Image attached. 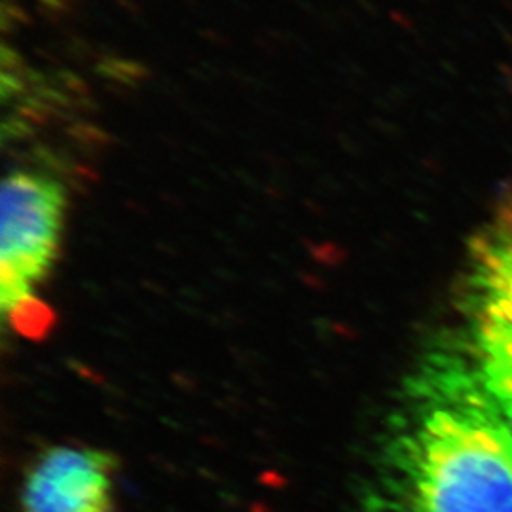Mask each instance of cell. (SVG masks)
Instances as JSON below:
<instances>
[{"label":"cell","instance_id":"cell-1","mask_svg":"<svg viewBox=\"0 0 512 512\" xmlns=\"http://www.w3.org/2000/svg\"><path fill=\"white\" fill-rule=\"evenodd\" d=\"M355 512H512V431L471 357L437 355L410 384Z\"/></svg>","mask_w":512,"mask_h":512},{"label":"cell","instance_id":"cell-2","mask_svg":"<svg viewBox=\"0 0 512 512\" xmlns=\"http://www.w3.org/2000/svg\"><path fill=\"white\" fill-rule=\"evenodd\" d=\"M65 207L63 186L44 173L16 169L2 183L0 306L29 334L46 327L35 296L59 255Z\"/></svg>","mask_w":512,"mask_h":512},{"label":"cell","instance_id":"cell-3","mask_svg":"<svg viewBox=\"0 0 512 512\" xmlns=\"http://www.w3.org/2000/svg\"><path fill=\"white\" fill-rule=\"evenodd\" d=\"M114 459L80 446H55L31 467L23 512H109Z\"/></svg>","mask_w":512,"mask_h":512},{"label":"cell","instance_id":"cell-4","mask_svg":"<svg viewBox=\"0 0 512 512\" xmlns=\"http://www.w3.org/2000/svg\"><path fill=\"white\" fill-rule=\"evenodd\" d=\"M469 266L473 317L512 327V196L473 239Z\"/></svg>","mask_w":512,"mask_h":512},{"label":"cell","instance_id":"cell-5","mask_svg":"<svg viewBox=\"0 0 512 512\" xmlns=\"http://www.w3.org/2000/svg\"><path fill=\"white\" fill-rule=\"evenodd\" d=\"M473 319L471 363L480 384L512 431V327L486 317Z\"/></svg>","mask_w":512,"mask_h":512},{"label":"cell","instance_id":"cell-6","mask_svg":"<svg viewBox=\"0 0 512 512\" xmlns=\"http://www.w3.org/2000/svg\"><path fill=\"white\" fill-rule=\"evenodd\" d=\"M0 59H2V71H4V73H10V71H12L14 74H19L27 67L18 50L12 48L8 42H4V44L0 46Z\"/></svg>","mask_w":512,"mask_h":512},{"label":"cell","instance_id":"cell-7","mask_svg":"<svg viewBox=\"0 0 512 512\" xmlns=\"http://www.w3.org/2000/svg\"><path fill=\"white\" fill-rule=\"evenodd\" d=\"M54 78L57 86H65V88H69V90H73L76 93L88 92L86 82L80 76H76L73 71H69V69H57Z\"/></svg>","mask_w":512,"mask_h":512},{"label":"cell","instance_id":"cell-8","mask_svg":"<svg viewBox=\"0 0 512 512\" xmlns=\"http://www.w3.org/2000/svg\"><path fill=\"white\" fill-rule=\"evenodd\" d=\"M0 10H4L18 25H25V27L33 25L31 14H29L25 8H21L19 4H16V0H2Z\"/></svg>","mask_w":512,"mask_h":512},{"label":"cell","instance_id":"cell-9","mask_svg":"<svg viewBox=\"0 0 512 512\" xmlns=\"http://www.w3.org/2000/svg\"><path fill=\"white\" fill-rule=\"evenodd\" d=\"M38 6H42V8H48L50 12H54L57 16H61V18H73L74 14H76V6L71 4L69 0H38Z\"/></svg>","mask_w":512,"mask_h":512},{"label":"cell","instance_id":"cell-10","mask_svg":"<svg viewBox=\"0 0 512 512\" xmlns=\"http://www.w3.org/2000/svg\"><path fill=\"white\" fill-rule=\"evenodd\" d=\"M0 31H2L4 37H10V35L18 33V23L10 18L4 10H0Z\"/></svg>","mask_w":512,"mask_h":512},{"label":"cell","instance_id":"cell-11","mask_svg":"<svg viewBox=\"0 0 512 512\" xmlns=\"http://www.w3.org/2000/svg\"><path fill=\"white\" fill-rule=\"evenodd\" d=\"M200 35H202L205 40L213 42L215 46H228V44H230V42H228V38L222 37V35H219L217 31H211V29H202V31H200Z\"/></svg>","mask_w":512,"mask_h":512},{"label":"cell","instance_id":"cell-12","mask_svg":"<svg viewBox=\"0 0 512 512\" xmlns=\"http://www.w3.org/2000/svg\"><path fill=\"white\" fill-rule=\"evenodd\" d=\"M116 4L118 6H122L128 14H131L133 18H137V16H141L143 14V10H141V6L135 2V0H116Z\"/></svg>","mask_w":512,"mask_h":512},{"label":"cell","instance_id":"cell-13","mask_svg":"<svg viewBox=\"0 0 512 512\" xmlns=\"http://www.w3.org/2000/svg\"><path fill=\"white\" fill-rule=\"evenodd\" d=\"M69 2H71V4H74V6H78V2H80V0H69Z\"/></svg>","mask_w":512,"mask_h":512}]
</instances>
